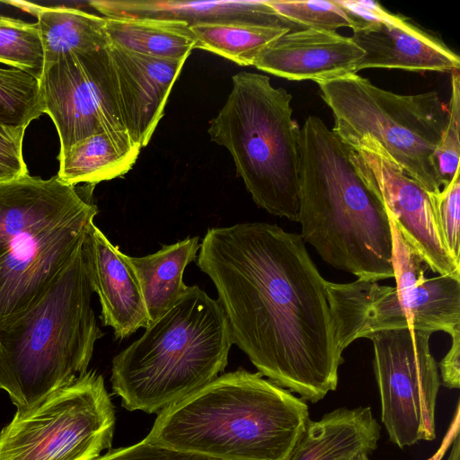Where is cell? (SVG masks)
<instances>
[{
  "instance_id": "6da1fadb",
  "label": "cell",
  "mask_w": 460,
  "mask_h": 460,
  "mask_svg": "<svg viewBox=\"0 0 460 460\" xmlns=\"http://www.w3.org/2000/svg\"><path fill=\"white\" fill-rule=\"evenodd\" d=\"M197 266L258 373L313 403L336 389L344 359L326 280L300 234L262 222L212 227Z\"/></svg>"
},
{
  "instance_id": "7a4b0ae2",
  "label": "cell",
  "mask_w": 460,
  "mask_h": 460,
  "mask_svg": "<svg viewBox=\"0 0 460 460\" xmlns=\"http://www.w3.org/2000/svg\"><path fill=\"white\" fill-rule=\"evenodd\" d=\"M298 199L300 235L325 262L360 280L394 277L387 211L355 149L316 116L301 128Z\"/></svg>"
},
{
  "instance_id": "3957f363",
  "label": "cell",
  "mask_w": 460,
  "mask_h": 460,
  "mask_svg": "<svg viewBox=\"0 0 460 460\" xmlns=\"http://www.w3.org/2000/svg\"><path fill=\"white\" fill-rule=\"evenodd\" d=\"M309 421L303 399L239 368L158 412L144 439L221 460H288Z\"/></svg>"
},
{
  "instance_id": "277c9868",
  "label": "cell",
  "mask_w": 460,
  "mask_h": 460,
  "mask_svg": "<svg viewBox=\"0 0 460 460\" xmlns=\"http://www.w3.org/2000/svg\"><path fill=\"white\" fill-rule=\"evenodd\" d=\"M93 188L29 173L0 182V325L32 307L82 246L98 213Z\"/></svg>"
},
{
  "instance_id": "5b68a950",
  "label": "cell",
  "mask_w": 460,
  "mask_h": 460,
  "mask_svg": "<svg viewBox=\"0 0 460 460\" xmlns=\"http://www.w3.org/2000/svg\"><path fill=\"white\" fill-rule=\"evenodd\" d=\"M233 344L218 300L188 287L143 335L111 362V384L121 405L158 413L222 373Z\"/></svg>"
},
{
  "instance_id": "8992f818",
  "label": "cell",
  "mask_w": 460,
  "mask_h": 460,
  "mask_svg": "<svg viewBox=\"0 0 460 460\" xmlns=\"http://www.w3.org/2000/svg\"><path fill=\"white\" fill-rule=\"evenodd\" d=\"M83 244L32 307L0 325V390L18 411L84 374L103 335L92 306Z\"/></svg>"
},
{
  "instance_id": "52a82bcc",
  "label": "cell",
  "mask_w": 460,
  "mask_h": 460,
  "mask_svg": "<svg viewBox=\"0 0 460 460\" xmlns=\"http://www.w3.org/2000/svg\"><path fill=\"white\" fill-rule=\"evenodd\" d=\"M226 103L208 134L231 154L253 201L267 212L296 221L299 208L301 128L292 118V95L269 76H233Z\"/></svg>"
},
{
  "instance_id": "ba28073f",
  "label": "cell",
  "mask_w": 460,
  "mask_h": 460,
  "mask_svg": "<svg viewBox=\"0 0 460 460\" xmlns=\"http://www.w3.org/2000/svg\"><path fill=\"white\" fill-rule=\"evenodd\" d=\"M317 84L332 111V130L347 144L370 137L428 192L442 190L436 151L447 108L437 92L398 94L357 74Z\"/></svg>"
},
{
  "instance_id": "9c48e42d",
  "label": "cell",
  "mask_w": 460,
  "mask_h": 460,
  "mask_svg": "<svg viewBox=\"0 0 460 460\" xmlns=\"http://www.w3.org/2000/svg\"><path fill=\"white\" fill-rule=\"evenodd\" d=\"M395 287L357 279L325 288L340 350L358 338L385 330L460 333V279L428 278L427 265L391 218Z\"/></svg>"
},
{
  "instance_id": "30bf717a",
  "label": "cell",
  "mask_w": 460,
  "mask_h": 460,
  "mask_svg": "<svg viewBox=\"0 0 460 460\" xmlns=\"http://www.w3.org/2000/svg\"><path fill=\"white\" fill-rule=\"evenodd\" d=\"M114 407L102 375L87 370L0 431V460H94L109 450Z\"/></svg>"
},
{
  "instance_id": "8fae6325",
  "label": "cell",
  "mask_w": 460,
  "mask_h": 460,
  "mask_svg": "<svg viewBox=\"0 0 460 460\" xmlns=\"http://www.w3.org/2000/svg\"><path fill=\"white\" fill-rule=\"evenodd\" d=\"M431 334L398 329L367 336L374 346L382 422L390 440L400 448L436 437L435 410L440 379L429 350Z\"/></svg>"
},
{
  "instance_id": "7c38bea8",
  "label": "cell",
  "mask_w": 460,
  "mask_h": 460,
  "mask_svg": "<svg viewBox=\"0 0 460 460\" xmlns=\"http://www.w3.org/2000/svg\"><path fill=\"white\" fill-rule=\"evenodd\" d=\"M108 46L66 54L44 67L40 95L58 133L59 154L99 132H128Z\"/></svg>"
},
{
  "instance_id": "4fadbf2b",
  "label": "cell",
  "mask_w": 460,
  "mask_h": 460,
  "mask_svg": "<svg viewBox=\"0 0 460 460\" xmlns=\"http://www.w3.org/2000/svg\"><path fill=\"white\" fill-rule=\"evenodd\" d=\"M358 166L405 242L433 272L460 279V264L440 238L428 192L374 139L352 145Z\"/></svg>"
},
{
  "instance_id": "5bb4252c",
  "label": "cell",
  "mask_w": 460,
  "mask_h": 460,
  "mask_svg": "<svg viewBox=\"0 0 460 460\" xmlns=\"http://www.w3.org/2000/svg\"><path fill=\"white\" fill-rule=\"evenodd\" d=\"M364 51L336 31H289L263 49L256 68L291 81L323 83L357 74Z\"/></svg>"
},
{
  "instance_id": "9a60e30c",
  "label": "cell",
  "mask_w": 460,
  "mask_h": 460,
  "mask_svg": "<svg viewBox=\"0 0 460 460\" xmlns=\"http://www.w3.org/2000/svg\"><path fill=\"white\" fill-rule=\"evenodd\" d=\"M123 122L131 139L147 146L164 115L172 87L187 58L143 55L109 43Z\"/></svg>"
},
{
  "instance_id": "2e32d148",
  "label": "cell",
  "mask_w": 460,
  "mask_h": 460,
  "mask_svg": "<svg viewBox=\"0 0 460 460\" xmlns=\"http://www.w3.org/2000/svg\"><path fill=\"white\" fill-rule=\"evenodd\" d=\"M83 249L91 285L101 304L102 324L111 327L119 340L139 328L146 329L151 322L128 255L114 246L93 222Z\"/></svg>"
},
{
  "instance_id": "e0dca14e",
  "label": "cell",
  "mask_w": 460,
  "mask_h": 460,
  "mask_svg": "<svg viewBox=\"0 0 460 460\" xmlns=\"http://www.w3.org/2000/svg\"><path fill=\"white\" fill-rule=\"evenodd\" d=\"M364 51L358 71L364 68H400L409 71L454 72L459 56L441 40L388 13L379 23L350 37Z\"/></svg>"
},
{
  "instance_id": "ac0fdd59",
  "label": "cell",
  "mask_w": 460,
  "mask_h": 460,
  "mask_svg": "<svg viewBox=\"0 0 460 460\" xmlns=\"http://www.w3.org/2000/svg\"><path fill=\"white\" fill-rule=\"evenodd\" d=\"M89 4L107 18L175 20L190 26L201 23H244L288 28L292 31L305 29L282 17L266 0H93Z\"/></svg>"
},
{
  "instance_id": "d6986e66",
  "label": "cell",
  "mask_w": 460,
  "mask_h": 460,
  "mask_svg": "<svg viewBox=\"0 0 460 460\" xmlns=\"http://www.w3.org/2000/svg\"><path fill=\"white\" fill-rule=\"evenodd\" d=\"M380 426L370 407L340 408L311 420L288 460H351L371 454Z\"/></svg>"
},
{
  "instance_id": "ffe728a7",
  "label": "cell",
  "mask_w": 460,
  "mask_h": 460,
  "mask_svg": "<svg viewBox=\"0 0 460 460\" xmlns=\"http://www.w3.org/2000/svg\"><path fill=\"white\" fill-rule=\"evenodd\" d=\"M141 148L128 132H99L58 155L57 175L73 186L78 183L94 186L127 173L136 163Z\"/></svg>"
},
{
  "instance_id": "44dd1931",
  "label": "cell",
  "mask_w": 460,
  "mask_h": 460,
  "mask_svg": "<svg viewBox=\"0 0 460 460\" xmlns=\"http://www.w3.org/2000/svg\"><path fill=\"white\" fill-rule=\"evenodd\" d=\"M36 16L44 67L73 52L109 45L105 18L66 6H42L24 1H4Z\"/></svg>"
},
{
  "instance_id": "7402d4cb",
  "label": "cell",
  "mask_w": 460,
  "mask_h": 460,
  "mask_svg": "<svg viewBox=\"0 0 460 460\" xmlns=\"http://www.w3.org/2000/svg\"><path fill=\"white\" fill-rule=\"evenodd\" d=\"M199 237L164 245L155 253L128 260L138 279L150 322L164 314L183 294L186 266L197 258Z\"/></svg>"
},
{
  "instance_id": "603a6c76",
  "label": "cell",
  "mask_w": 460,
  "mask_h": 460,
  "mask_svg": "<svg viewBox=\"0 0 460 460\" xmlns=\"http://www.w3.org/2000/svg\"><path fill=\"white\" fill-rule=\"evenodd\" d=\"M105 18L109 42L122 49L159 58H188L197 40L190 26L175 20Z\"/></svg>"
},
{
  "instance_id": "cb8c5ba5",
  "label": "cell",
  "mask_w": 460,
  "mask_h": 460,
  "mask_svg": "<svg viewBox=\"0 0 460 460\" xmlns=\"http://www.w3.org/2000/svg\"><path fill=\"white\" fill-rule=\"evenodd\" d=\"M196 48L227 58L239 66H252L260 52L288 28L244 23H201L190 26Z\"/></svg>"
},
{
  "instance_id": "d4e9b609",
  "label": "cell",
  "mask_w": 460,
  "mask_h": 460,
  "mask_svg": "<svg viewBox=\"0 0 460 460\" xmlns=\"http://www.w3.org/2000/svg\"><path fill=\"white\" fill-rule=\"evenodd\" d=\"M43 113L39 80L19 69L0 66V125L27 128Z\"/></svg>"
},
{
  "instance_id": "484cf974",
  "label": "cell",
  "mask_w": 460,
  "mask_h": 460,
  "mask_svg": "<svg viewBox=\"0 0 460 460\" xmlns=\"http://www.w3.org/2000/svg\"><path fill=\"white\" fill-rule=\"evenodd\" d=\"M0 63L40 79L44 52L36 22L0 14Z\"/></svg>"
},
{
  "instance_id": "4316f807",
  "label": "cell",
  "mask_w": 460,
  "mask_h": 460,
  "mask_svg": "<svg viewBox=\"0 0 460 460\" xmlns=\"http://www.w3.org/2000/svg\"><path fill=\"white\" fill-rule=\"evenodd\" d=\"M266 2L282 17L305 29L336 31L341 27L351 28L349 18L336 0Z\"/></svg>"
},
{
  "instance_id": "83f0119b",
  "label": "cell",
  "mask_w": 460,
  "mask_h": 460,
  "mask_svg": "<svg viewBox=\"0 0 460 460\" xmlns=\"http://www.w3.org/2000/svg\"><path fill=\"white\" fill-rule=\"evenodd\" d=\"M429 198L438 233L450 256L460 264V172Z\"/></svg>"
},
{
  "instance_id": "f1b7e54d",
  "label": "cell",
  "mask_w": 460,
  "mask_h": 460,
  "mask_svg": "<svg viewBox=\"0 0 460 460\" xmlns=\"http://www.w3.org/2000/svg\"><path fill=\"white\" fill-rule=\"evenodd\" d=\"M460 76L459 70L451 72V96L447 121L436 151L438 170L446 187L459 171L460 153Z\"/></svg>"
},
{
  "instance_id": "f546056e",
  "label": "cell",
  "mask_w": 460,
  "mask_h": 460,
  "mask_svg": "<svg viewBox=\"0 0 460 460\" xmlns=\"http://www.w3.org/2000/svg\"><path fill=\"white\" fill-rule=\"evenodd\" d=\"M26 127L0 125V182L28 172L22 155Z\"/></svg>"
},
{
  "instance_id": "4dcf8cb0",
  "label": "cell",
  "mask_w": 460,
  "mask_h": 460,
  "mask_svg": "<svg viewBox=\"0 0 460 460\" xmlns=\"http://www.w3.org/2000/svg\"><path fill=\"white\" fill-rule=\"evenodd\" d=\"M94 460H221L207 456L181 451L145 439L134 445L109 449Z\"/></svg>"
},
{
  "instance_id": "1f68e13d",
  "label": "cell",
  "mask_w": 460,
  "mask_h": 460,
  "mask_svg": "<svg viewBox=\"0 0 460 460\" xmlns=\"http://www.w3.org/2000/svg\"><path fill=\"white\" fill-rule=\"evenodd\" d=\"M336 1L349 18L353 32L379 23L389 13L378 3L373 1Z\"/></svg>"
},
{
  "instance_id": "d6a6232c",
  "label": "cell",
  "mask_w": 460,
  "mask_h": 460,
  "mask_svg": "<svg viewBox=\"0 0 460 460\" xmlns=\"http://www.w3.org/2000/svg\"><path fill=\"white\" fill-rule=\"evenodd\" d=\"M451 347L439 362L441 383L449 389L460 388V333L451 337Z\"/></svg>"
},
{
  "instance_id": "836d02e7",
  "label": "cell",
  "mask_w": 460,
  "mask_h": 460,
  "mask_svg": "<svg viewBox=\"0 0 460 460\" xmlns=\"http://www.w3.org/2000/svg\"><path fill=\"white\" fill-rule=\"evenodd\" d=\"M447 460H460V438L458 425L456 426V430L453 438L452 448Z\"/></svg>"
},
{
  "instance_id": "e575fe53",
  "label": "cell",
  "mask_w": 460,
  "mask_h": 460,
  "mask_svg": "<svg viewBox=\"0 0 460 460\" xmlns=\"http://www.w3.org/2000/svg\"><path fill=\"white\" fill-rule=\"evenodd\" d=\"M351 460H369L368 454L359 453L356 455Z\"/></svg>"
}]
</instances>
